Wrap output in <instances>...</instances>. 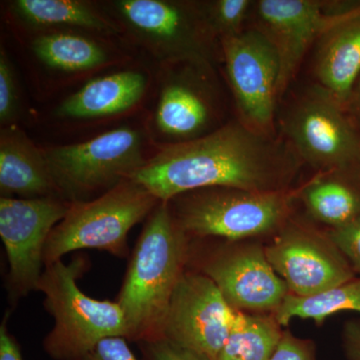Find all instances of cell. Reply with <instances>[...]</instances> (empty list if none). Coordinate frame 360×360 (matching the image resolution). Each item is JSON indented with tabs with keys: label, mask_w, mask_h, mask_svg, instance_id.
<instances>
[{
	"label": "cell",
	"mask_w": 360,
	"mask_h": 360,
	"mask_svg": "<svg viewBox=\"0 0 360 360\" xmlns=\"http://www.w3.org/2000/svg\"><path fill=\"white\" fill-rule=\"evenodd\" d=\"M302 167L283 137L260 134L236 118L200 139L160 146L129 179L169 201L208 187L288 191Z\"/></svg>",
	"instance_id": "1"
},
{
	"label": "cell",
	"mask_w": 360,
	"mask_h": 360,
	"mask_svg": "<svg viewBox=\"0 0 360 360\" xmlns=\"http://www.w3.org/2000/svg\"><path fill=\"white\" fill-rule=\"evenodd\" d=\"M191 241L169 202L160 201L146 220L115 300L127 322V340L139 345L162 338L170 300L188 267Z\"/></svg>",
	"instance_id": "2"
},
{
	"label": "cell",
	"mask_w": 360,
	"mask_h": 360,
	"mask_svg": "<svg viewBox=\"0 0 360 360\" xmlns=\"http://www.w3.org/2000/svg\"><path fill=\"white\" fill-rule=\"evenodd\" d=\"M300 193V186L270 193L208 187L168 202L189 238L241 241L274 236L281 231L292 217Z\"/></svg>",
	"instance_id": "3"
},
{
	"label": "cell",
	"mask_w": 360,
	"mask_h": 360,
	"mask_svg": "<svg viewBox=\"0 0 360 360\" xmlns=\"http://www.w3.org/2000/svg\"><path fill=\"white\" fill-rule=\"evenodd\" d=\"M87 258L78 255L46 265L37 290L44 293L45 309L54 319L44 340L45 354L53 360H77L111 336L127 340V328L120 304L85 295L77 281L89 269Z\"/></svg>",
	"instance_id": "4"
},
{
	"label": "cell",
	"mask_w": 360,
	"mask_h": 360,
	"mask_svg": "<svg viewBox=\"0 0 360 360\" xmlns=\"http://www.w3.org/2000/svg\"><path fill=\"white\" fill-rule=\"evenodd\" d=\"M160 201L146 187L129 179L94 200L71 203L65 219L47 239L45 266L82 250L129 257V231L146 220Z\"/></svg>",
	"instance_id": "5"
},
{
	"label": "cell",
	"mask_w": 360,
	"mask_h": 360,
	"mask_svg": "<svg viewBox=\"0 0 360 360\" xmlns=\"http://www.w3.org/2000/svg\"><path fill=\"white\" fill-rule=\"evenodd\" d=\"M120 27L165 65L189 63L214 68L220 49L202 1L118 0Z\"/></svg>",
	"instance_id": "6"
},
{
	"label": "cell",
	"mask_w": 360,
	"mask_h": 360,
	"mask_svg": "<svg viewBox=\"0 0 360 360\" xmlns=\"http://www.w3.org/2000/svg\"><path fill=\"white\" fill-rule=\"evenodd\" d=\"M146 143L142 130L122 127L42 150L61 196L75 203L94 200L129 180L149 158Z\"/></svg>",
	"instance_id": "7"
},
{
	"label": "cell",
	"mask_w": 360,
	"mask_h": 360,
	"mask_svg": "<svg viewBox=\"0 0 360 360\" xmlns=\"http://www.w3.org/2000/svg\"><path fill=\"white\" fill-rule=\"evenodd\" d=\"M283 139L316 172L360 174V127L347 106L317 84L295 97L281 118Z\"/></svg>",
	"instance_id": "8"
},
{
	"label": "cell",
	"mask_w": 360,
	"mask_h": 360,
	"mask_svg": "<svg viewBox=\"0 0 360 360\" xmlns=\"http://www.w3.org/2000/svg\"><path fill=\"white\" fill-rule=\"evenodd\" d=\"M188 269L212 279L236 311L274 314L290 295L288 285L270 265L264 245L251 239H220L217 245L200 250L191 241Z\"/></svg>",
	"instance_id": "9"
},
{
	"label": "cell",
	"mask_w": 360,
	"mask_h": 360,
	"mask_svg": "<svg viewBox=\"0 0 360 360\" xmlns=\"http://www.w3.org/2000/svg\"><path fill=\"white\" fill-rule=\"evenodd\" d=\"M165 68L151 124L161 146L200 139L226 123L214 68L180 63Z\"/></svg>",
	"instance_id": "10"
},
{
	"label": "cell",
	"mask_w": 360,
	"mask_h": 360,
	"mask_svg": "<svg viewBox=\"0 0 360 360\" xmlns=\"http://www.w3.org/2000/svg\"><path fill=\"white\" fill-rule=\"evenodd\" d=\"M360 11V0H257L248 27L271 42L281 59V97L303 59L329 27Z\"/></svg>",
	"instance_id": "11"
},
{
	"label": "cell",
	"mask_w": 360,
	"mask_h": 360,
	"mask_svg": "<svg viewBox=\"0 0 360 360\" xmlns=\"http://www.w3.org/2000/svg\"><path fill=\"white\" fill-rule=\"evenodd\" d=\"M220 49L238 120L260 134L276 135L281 99V59L276 49L252 27L220 40Z\"/></svg>",
	"instance_id": "12"
},
{
	"label": "cell",
	"mask_w": 360,
	"mask_h": 360,
	"mask_svg": "<svg viewBox=\"0 0 360 360\" xmlns=\"http://www.w3.org/2000/svg\"><path fill=\"white\" fill-rule=\"evenodd\" d=\"M70 206L60 198H0V236L8 260L6 288L11 303L37 290L47 239Z\"/></svg>",
	"instance_id": "13"
},
{
	"label": "cell",
	"mask_w": 360,
	"mask_h": 360,
	"mask_svg": "<svg viewBox=\"0 0 360 360\" xmlns=\"http://www.w3.org/2000/svg\"><path fill=\"white\" fill-rule=\"evenodd\" d=\"M264 248L290 295H319L357 276L328 231L293 217Z\"/></svg>",
	"instance_id": "14"
},
{
	"label": "cell",
	"mask_w": 360,
	"mask_h": 360,
	"mask_svg": "<svg viewBox=\"0 0 360 360\" xmlns=\"http://www.w3.org/2000/svg\"><path fill=\"white\" fill-rule=\"evenodd\" d=\"M236 314L212 279L187 267L170 300L162 338L217 360Z\"/></svg>",
	"instance_id": "15"
},
{
	"label": "cell",
	"mask_w": 360,
	"mask_h": 360,
	"mask_svg": "<svg viewBox=\"0 0 360 360\" xmlns=\"http://www.w3.org/2000/svg\"><path fill=\"white\" fill-rule=\"evenodd\" d=\"M312 49L315 84L347 108L360 77V11L329 27Z\"/></svg>",
	"instance_id": "16"
},
{
	"label": "cell",
	"mask_w": 360,
	"mask_h": 360,
	"mask_svg": "<svg viewBox=\"0 0 360 360\" xmlns=\"http://www.w3.org/2000/svg\"><path fill=\"white\" fill-rule=\"evenodd\" d=\"M0 193L1 198L23 200L63 198L44 150L14 127H4L0 134Z\"/></svg>",
	"instance_id": "17"
},
{
	"label": "cell",
	"mask_w": 360,
	"mask_h": 360,
	"mask_svg": "<svg viewBox=\"0 0 360 360\" xmlns=\"http://www.w3.org/2000/svg\"><path fill=\"white\" fill-rule=\"evenodd\" d=\"M148 87L149 77L143 71H116L94 78L66 97L56 115L73 120H101L122 115L141 103Z\"/></svg>",
	"instance_id": "18"
},
{
	"label": "cell",
	"mask_w": 360,
	"mask_h": 360,
	"mask_svg": "<svg viewBox=\"0 0 360 360\" xmlns=\"http://www.w3.org/2000/svg\"><path fill=\"white\" fill-rule=\"evenodd\" d=\"M298 200L314 221L343 226L360 217V174L317 172L300 186Z\"/></svg>",
	"instance_id": "19"
},
{
	"label": "cell",
	"mask_w": 360,
	"mask_h": 360,
	"mask_svg": "<svg viewBox=\"0 0 360 360\" xmlns=\"http://www.w3.org/2000/svg\"><path fill=\"white\" fill-rule=\"evenodd\" d=\"M32 51L42 65L63 73H85L110 65L105 45L94 37L68 30H47L33 39Z\"/></svg>",
	"instance_id": "20"
},
{
	"label": "cell",
	"mask_w": 360,
	"mask_h": 360,
	"mask_svg": "<svg viewBox=\"0 0 360 360\" xmlns=\"http://www.w3.org/2000/svg\"><path fill=\"white\" fill-rule=\"evenodd\" d=\"M13 13L26 25L41 30L77 28L97 34H116L120 30L91 4L78 0H16Z\"/></svg>",
	"instance_id": "21"
},
{
	"label": "cell",
	"mask_w": 360,
	"mask_h": 360,
	"mask_svg": "<svg viewBox=\"0 0 360 360\" xmlns=\"http://www.w3.org/2000/svg\"><path fill=\"white\" fill-rule=\"evenodd\" d=\"M283 331L274 314L236 311L217 360H270Z\"/></svg>",
	"instance_id": "22"
},
{
	"label": "cell",
	"mask_w": 360,
	"mask_h": 360,
	"mask_svg": "<svg viewBox=\"0 0 360 360\" xmlns=\"http://www.w3.org/2000/svg\"><path fill=\"white\" fill-rule=\"evenodd\" d=\"M360 314V277L312 296L288 295L274 314L283 328L295 319H311L321 326L331 315L338 312Z\"/></svg>",
	"instance_id": "23"
},
{
	"label": "cell",
	"mask_w": 360,
	"mask_h": 360,
	"mask_svg": "<svg viewBox=\"0 0 360 360\" xmlns=\"http://www.w3.org/2000/svg\"><path fill=\"white\" fill-rule=\"evenodd\" d=\"M252 0L202 1L203 11L215 37L220 40L236 37L250 25Z\"/></svg>",
	"instance_id": "24"
},
{
	"label": "cell",
	"mask_w": 360,
	"mask_h": 360,
	"mask_svg": "<svg viewBox=\"0 0 360 360\" xmlns=\"http://www.w3.org/2000/svg\"><path fill=\"white\" fill-rule=\"evenodd\" d=\"M20 115L18 80L8 56L4 49L0 53V123L13 127Z\"/></svg>",
	"instance_id": "25"
},
{
	"label": "cell",
	"mask_w": 360,
	"mask_h": 360,
	"mask_svg": "<svg viewBox=\"0 0 360 360\" xmlns=\"http://www.w3.org/2000/svg\"><path fill=\"white\" fill-rule=\"evenodd\" d=\"M328 231L356 276L360 277V217L349 224Z\"/></svg>",
	"instance_id": "26"
},
{
	"label": "cell",
	"mask_w": 360,
	"mask_h": 360,
	"mask_svg": "<svg viewBox=\"0 0 360 360\" xmlns=\"http://www.w3.org/2000/svg\"><path fill=\"white\" fill-rule=\"evenodd\" d=\"M270 360H317L314 341L300 338L288 329H284L283 338Z\"/></svg>",
	"instance_id": "27"
},
{
	"label": "cell",
	"mask_w": 360,
	"mask_h": 360,
	"mask_svg": "<svg viewBox=\"0 0 360 360\" xmlns=\"http://www.w3.org/2000/svg\"><path fill=\"white\" fill-rule=\"evenodd\" d=\"M143 360H210L165 338L139 343Z\"/></svg>",
	"instance_id": "28"
},
{
	"label": "cell",
	"mask_w": 360,
	"mask_h": 360,
	"mask_svg": "<svg viewBox=\"0 0 360 360\" xmlns=\"http://www.w3.org/2000/svg\"><path fill=\"white\" fill-rule=\"evenodd\" d=\"M127 341L122 336L104 338L77 360H139L130 349Z\"/></svg>",
	"instance_id": "29"
},
{
	"label": "cell",
	"mask_w": 360,
	"mask_h": 360,
	"mask_svg": "<svg viewBox=\"0 0 360 360\" xmlns=\"http://www.w3.org/2000/svg\"><path fill=\"white\" fill-rule=\"evenodd\" d=\"M341 347L345 360H360V319H352L343 324Z\"/></svg>",
	"instance_id": "30"
},
{
	"label": "cell",
	"mask_w": 360,
	"mask_h": 360,
	"mask_svg": "<svg viewBox=\"0 0 360 360\" xmlns=\"http://www.w3.org/2000/svg\"><path fill=\"white\" fill-rule=\"evenodd\" d=\"M8 316L7 311L0 326V360H23L20 345L7 328Z\"/></svg>",
	"instance_id": "31"
},
{
	"label": "cell",
	"mask_w": 360,
	"mask_h": 360,
	"mask_svg": "<svg viewBox=\"0 0 360 360\" xmlns=\"http://www.w3.org/2000/svg\"><path fill=\"white\" fill-rule=\"evenodd\" d=\"M347 110L360 127V77L352 90V96L347 103Z\"/></svg>",
	"instance_id": "32"
}]
</instances>
